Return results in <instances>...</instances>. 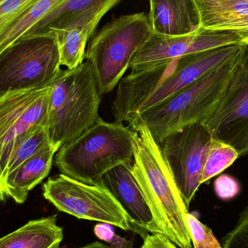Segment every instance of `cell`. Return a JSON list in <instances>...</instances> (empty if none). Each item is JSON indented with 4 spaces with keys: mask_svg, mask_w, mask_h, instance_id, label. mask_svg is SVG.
<instances>
[{
    "mask_svg": "<svg viewBox=\"0 0 248 248\" xmlns=\"http://www.w3.org/2000/svg\"><path fill=\"white\" fill-rule=\"evenodd\" d=\"M241 65L245 70L248 71V45H244L243 48Z\"/></svg>",
    "mask_w": 248,
    "mask_h": 248,
    "instance_id": "obj_29",
    "label": "cell"
},
{
    "mask_svg": "<svg viewBox=\"0 0 248 248\" xmlns=\"http://www.w3.org/2000/svg\"><path fill=\"white\" fill-rule=\"evenodd\" d=\"M43 196L60 211L79 219L107 223L144 237L147 232L134 227L111 192L103 185H90L60 173L43 185Z\"/></svg>",
    "mask_w": 248,
    "mask_h": 248,
    "instance_id": "obj_8",
    "label": "cell"
},
{
    "mask_svg": "<svg viewBox=\"0 0 248 248\" xmlns=\"http://www.w3.org/2000/svg\"><path fill=\"white\" fill-rule=\"evenodd\" d=\"M100 185L107 188L122 205L134 227L160 233L150 207L132 171V163L122 164L105 173Z\"/></svg>",
    "mask_w": 248,
    "mask_h": 248,
    "instance_id": "obj_13",
    "label": "cell"
},
{
    "mask_svg": "<svg viewBox=\"0 0 248 248\" xmlns=\"http://www.w3.org/2000/svg\"><path fill=\"white\" fill-rule=\"evenodd\" d=\"M122 1L123 0H64L34 25L24 36L38 34L48 31L63 30L91 23L98 25L103 16Z\"/></svg>",
    "mask_w": 248,
    "mask_h": 248,
    "instance_id": "obj_14",
    "label": "cell"
},
{
    "mask_svg": "<svg viewBox=\"0 0 248 248\" xmlns=\"http://www.w3.org/2000/svg\"><path fill=\"white\" fill-rule=\"evenodd\" d=\"M134 131L123 123L101 119L79 137L60 147L55 164L61 173L82 183L101 185L102 176L132 163Z\"/></svg>",
    "mask_w": 248,
    "mask_h": 248,
    "instance_id": "obj_4",
    "label": "cell"
},
{
    "mask_svg": "<svg viewBox=\"0 0 248 248\" xmlns=\"http://www.w3.org/2000/svg\"><path fill=\"white\" fill-rule=\"evenodd\" d=\"M213 138L202 123L192 124L165 137L159 147L189 209L201 186V176Z\"/></svg>",
    "mask_w": 248,
    "mask_h": 248,
    "instance_id": "obj_9",
    "label": "cell"
},
{
    "mask_svg": "<svg viewBox=\"0 0 248 248\" xmlns=\"http://www.w3.org/2000/svg\"><path fill=\"white\" fill-rule=\"evenodd\" d=\"M222 248H248V206L239 214L235 227L223 238Z\"/></svg>",
    "mask_w": 248,
    "mask_h": 248,
    "instance_id": "obj_24",
    "label": "cell"
},
{
    "mask_svg": "<svg viewBox=\"0 0 248 248\" xmlns=\"http://www.w3.org/2000/svg\"><path fill=\"white\" fill-rule=\"evenodd\" d=\"M64 0H37L0 30V54L11 46Z\"/></svg>",
    "mask_w": 248,
    "mask_h": 248,
    "instance_id": "obj_20",
    "label": "cell"
},
{
    "mask_svg": "<svg viewBox=\"0 0 248 248\" xmlns=\"http://www.w3.org/2000/svg\"><path fill=\"white\" fill-rule=\"evenodd\" d=\"M213 138L248 153V71L241 64L215 110L202 122Z\"/></svg>",
    "mask_w": 248,
    "mask_h": 248,
    "instance_id": "obj_12",
    "label": "cell"
},
{
    "mask_svg": "<svg viewBox=\"0 0 248 248\" xmlns=\"http://www.w3.org/2000/svg\"><path fill=\"white\" fill-rule=\"evenodd\" d=\"M141 248H177L174 243L161 233L146 234Z\"/></svg>",
    "mask_w": 248,
    "mask_h": 248,
    "instance_id": "obj_28",
    "label": "cell"
},
{
    "mask_svg": "<svg viewBox=\"0 0 248 248\" xmlns=\"http://www.w3.org/2000/svg\"><path fill=\"white\" fill-rule=\"evenodd\" d=\"M186 221L194 248H222L212 230L201 222L194 214L188 213Z\"/></svg>",
    "mask_w": 248,
    "mask_h": 248,
    "instance_id": "obj_23",
    "label": "cell"
},
{
    "mask_svg": "<svg viewBox=\"0 0 248 248\" xmlns=\"http://www.w3.org/2000/svg\"><path fill=\"white\" fill-rule=\"evenodd\" d=\"M1 94H0V96H1Z\"/></svg>",
    "mask_w": 248,
    "mask_h": 248,
    "instance_id": "obj_32",
    "label": "cell"
},
{
    "mask_svg": "<svg viewBox=\"0 0 248 248\" xmlns=\"http://www.w3.org/2000/svg\"><path fill=\"white\" fill-rule=\"evenodd\" d=\"M49 142L47 127L42 125L32 127L16 140L3 174L4 192V182L7 176Z\"/></svg>",
    "mask_w": 248,
    "mask_h": 248,
    "instance_id": "obj_21",
    "label": "cell"
},
{
    "mask_svg": "<svg viewBox=\"0 0 248 248\" xmlns=\"http://www.w3.org/2000/svg\"><path fill=\"white\" fill-rule=\"evenodd\" d=\"M51 85L7 92L0 96V202L7 199L3 174L16 140L32 127H47Z\"/></svg>",
    "mask_w": 248,
    "mask_h": 248,
    "instance_id": "obj_10",
    "label": "cell"
},
{
    "mask_svg": "<svg viewBox=\"0 0 248 248\" xmlns=\"http://www.w3.org/2000/svg\"><path fill=\"white\" fill-rule=\"evenodd\" d=\"M58 150L49 142L10 173L4 182L7 198H13L17 203H24L29 192L49 174Z\"/></svg>",
    "mask_w": 248,
    "mask_h": 248,
    "instance_id": "obj_17",
    "label": "cell"
},
{
    "mask_svg": "<svg viewBox=\"0 0 248 248\" xmlns=\"http://www.w3.org/2000/svg\"><path fill=\"white\" fill-rule=\"evenodd\" d=\"M59 248V247L55 248ZM78 248H114L111 246H107V245L103 244V243H100V242H94V243H90V244L87 245V246H83V247Z\"/></svg>",
    "mask_w": 248,
    "mask_h": 248,
    "instance_id": "obj_30",
    "label": "cell"
},
{
    "mask_svg": "<svg viewBox=\"0 0 248 248\" xmlns=\"http://www.w3.org/2000/svg\"><path fill=\"white\" fill-rule=\"evenodd\" d=\"M63 240V229L57 216L32 220L0 238V248H55Z\"/></svg>",
    "mask_w": 248,
    "mask_h": 248,
    "instance_id": "obj_18",
    "label": "cell"
},
{
    "mask_svg": "<svg viewBox=\"0 0 248 248\" xmlns=\"http://www.w3.org/2000/svg\"><path fill=\"white\" fill-rule=\"evenodd\" d=\"M101 96L89 61L62 70L51 84L47 113L49 141L60 149L98 123Z\"/></svg>",
    "mask_w": 248,
    "mask_h": 248,
    "instance_id": "obj_5",
    "label": "cell"
},
{
    "mask_svg": "<svg viewBox=\"0 0 248 248\" xmlns=\"http://www.w3.org/2000/svg\"><path fill=\"white\" fill-rule=\"evenodd\" d=\"M153 34L148 16L138 13L115 17L90 39L85 60L93 66L102 95L114 90Z\"/></svg>",
    "mask_w": 248,
    "mask_h": 248,
    "instance_id": "obj_6",
    "label": "cell"
},
{
    "mask_svg": "<svg viewBox=\"0 0 248 248\" xmlns=\"http://www.w3.org/2000/svg\"><path fill=\"white\" fill-rule=\"evenodd\" d=\"M153 33L166 36L189 34L200 27L193 0H149Z\"/></svg>",
    "mask_w": 248,
    "mask_h": 248,
    "instance_id": "obj_16",
    "label": "cell"
},
{
    "mask_svg": "<svg viewBox=\"0 0 248 248\" xmlns=\"http://www.w3.org/2000/svg\"><path fill=\"white\" fill-rule=\"evenodd\" d=\"M200 29L230 31L248 45V0H193Z\"/></svg>",
    "mask_w": 248,
    "mask_h": 248,
    "instance_id": "obj_15",
    "label": "cell"
},
{
    "mask_svg": "<svg viewBox=\"0 0 248 248\" xmlns=\"http://www.w3.org/2000/svg\"><path fill=\"white\" fill-rule=\"evenodd\" d=\"M3 1H4V0H0V4H1V3Z\"/></svg>",
    "mask_w": 248,
    "mask_h": 248,
    "instance_id": "obj_31",
    "label": "cell"
},
{
    "mask_svg": "<svg viewBox=\"0 0 248 248\" xmlns=\"http://www.w3.org/2000/svg\"><path fill=\"white\" fill-rule=\"evenodd\" d=\"M134 131L132 171L150 207L159 232L180 248H192L188 208L158 144L144 124L128 125Z\"/></svg>",
    "mask_w": 248,
    "mask_h": 248,
    "instance_id": "obj_2",
    "label": "cell"
},
{
    "mask_svg": "<svg viewBox=\"0 0 248 248\" xmlns=\"http://www.w3.org/2000/svg\"><path fill=\"white\" fill-rule=\"evenodd\" d=\"M37 0H4L0 4V30L24 13Z\"/></svg>",
    "mask_w": 248,
    "mask_h": 248,
    "instance_id": "obj_25",
    "label": "cell"
},
{
    "mask_svg": "<svg viewBox=\"0 0 248 248\" xmlns=\"http://www.w3.org/2000/svg\"><path fill=\"white\" fill-rule=\"evenodd\" d=\"M97 26L91 23L63 30L50 31L57 36L61 66L74 69L84 62L87 43Z\"/></svg>",
    "mask_w": 248,
    "mask_h": 248,
    "instance_id": "obj_19",
    "label": "cell"
},
{
    "mask_svg": "<svg viewBox=\"0 0 248 248\" xmlns=\"http://www.w3.org/2000/svg\"><path fill=\"white\" fill-rule=\"evenodd\" d=\"M238 157V153L234 147L224 141L214 139L204 163L201 176V185L222 173Z\"/></svg>",
    "mask_w": 248,
    "mask_h": 248,
    "instance_id": "obj_22",
    "label": "cell"
},
{
    "mask_svg": "<svg viewBox=\"0 0 248 248\" xmlns=\"http://www.w3.org/2000/svg\"><path fill=\"white\" fill-rule=\"evenodd\" d=\"M61 66L54 32L23 36L0 54V94L50 86Z\"/></svg>",
    "mask_w": 248,
    "mask_h": 248,
    "instance_id": "obj_7",
    "label": "cell"
},
{
    "mask_svg": "<svg viewBox=\"0 0 248 248\" xmlns=\"http://www.w3.org/2000/svg\"><path fill=\"white\" fill-rule=\"evenodd\" d=\"M243 51L187 88L137 115L128 125L144 124L158 143L185 127L202 123L224 97L241 64Z\"/></svg>",
    "mask_w": 248,
    "mask_h": 248,
    "instance_id": "obj_3",
    "label": "cell"
},
{
    "mask_svg": "<svg viewBox=\"0 0 248 248\" xmlns=\"http://www.w3.org/2000/svg\"><path fill=\"white\" fill-rule=\"evenodd\" d=\"M113 226L107 223L100 222L94 227V233L97 238L109 243L114 248H133V243L129 240L117 235Z\"/></svg>",
    "mask_w": 248,
    "mask_h": 248,
    "instance_id": "obj_27",
    "label": "cell"
},
{
    "mask_svg": "<svg viewBox=\"0 0 248 248\" xmlns=\"http://www.w3.org/2000/svg\"><path fill=\"white\" fill-rule=\"evenodd\" d=\"M240 44V36L230 31L199 28L192 33L182 36L153 33L148 42L134 55L129 68L131 72H138L185 55Z\"/></svg>",
    "mask_w": 248,
    "mask_h": 248,
    "instance_id": "obj_11",
    "label": "cell"
},
{
    "mask_svg": "<svg viewBox=\"0 0 248 248\" xmlns=\"http://www.w3.org/2000/svg\"><path fill=\"white\" fill-rule=\"evenodd\" d=\"M243 46H221L185 55L144 71H131L119 83L112 105L115 121L128 123L137 115L187 88L240 53Z\"/></svg>",
    "mask_w": 248,
    "mask_h": 248,
    "instance_id": "obj_1",
    "label": "cell"
},
{
    "mask_svg": "<svg viewBox=\"0 0 248 248\" xmlns=\"http://www.w3.org/2000/svg\"><path fill=\"white\" fill-rule=\"evenodd\" d=\"M216 195L222 201H230L240 194L241 187L238 181L228 174H221L214 184Z\"/></svg>",
    "mask_w": 248,
    "mask_h": 248,
    "instance_id": "obj_26",
    "label": "cell"
}]
</instances>
